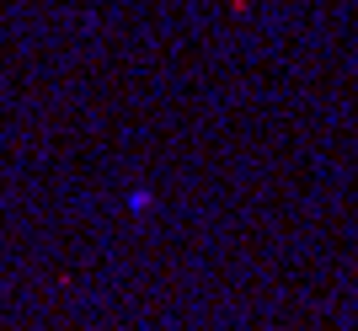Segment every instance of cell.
Returning <instances> with one entry per match:
<instances>
[{
	"label": "cell",
	"mask_w": 358,
	"mask_h": 331,
	"mask_svg": "<svg viewBox=\"0 0 358 331\" xmlns=\"http://www.w3.org/2000/svg\"><path fill=\"white\" fill-rule=\"evenodd\" d=\"M150 203H155V198H150V187H134V193H129V214H145Z\"/></svg>",
	"instance_id": "6da1fadb"
}]
</instances>
